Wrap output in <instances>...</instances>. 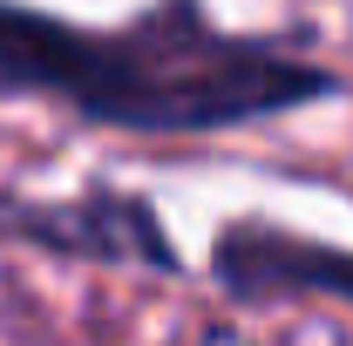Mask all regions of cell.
<instances>
[{"instance_id": "obj_1", "label": "cell", "mask_w": 353, "mask_h": 346, "mask_svg": "<svg viewBox=\"0 0 353 346\" xmlns=\"http://www.w3.org/2000/svg\"><path fill=\"white\" fill-rule=\"evenodd\" d=\"M0 88L48 95L82 123L136 136H211L333 95V75L272 41H238L190 0H170L116 34H88L0 0Z\"/></svg>"}, {"instance_id": "obj_2", "label": "cell", "mask_w": 353, "mask_h": 346, "mask_svg": "<svg viewBox=\"0 0 353 346\" xmlns=\"http://www.w3.org/2000/svg\"><path fill=\"white\" fill-rule=\"evenodd\" d=\"M0 238L82 265H136L157 278L183 272V252L163 231L157 204H143L130 190H82V197H48V204L0 197Z\"/></svg>"}, {"instance_id": "obj_3", "label": "cell", "mask_w": 353, "mask_h": 346, "mask_svg": "<svg viewBox=\"0 0 353 346\" xmlns=\"http://www.w3.org/2000/svg\"><path fill=\"white\" fill-rule=\"evenodd\" d=\"M211 278L231 299L265 305V299H340L353 305V252L319 245L279 224H231L211 245Z\"/></svg>"}, {"instance_id": "obj_4", "label": "cell", "mask_w": 353, "mask_h": 346, "mask_svg": "<svg viewBox=\"0 0 353 346\" xmlns=\"http://www.w3.org/2000/svg\"><path fill=\"white\" fill-rule=\"evenodd\" d=\"M197 346H259L252 333H238V326H204V340Z\"/></svg>"}]
</instances>
